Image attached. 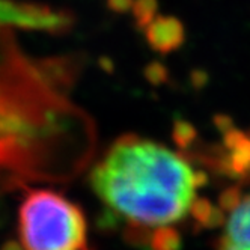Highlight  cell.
Instances as JSON below:
<instances>
[{
  "label": "cell",
  "mask_w": 250,
  "mask_h": 250,
  "mask_svg": "<svg viewBox=\"0 0 250 250\" xmlns=\"http://www.w3.org/2000/svg\"><path fill=\"white\" fill-rule=\"evenodd\" d=\"M19 230L24 250H87L82 209L56 191H29L20 207Z\"/></svg>",
  "instance_id": "2"
},
{
  "label": "cell",
  "mask_w": 250,
  "mask_h": 250,
  "mask_svg": "<svg viewBox=\"0 0 250 250\" xmlns=\"http://www.w3.org/2000/svg\"><path fill=\"white\" fill-rule=\"evenodd\" d=\"M131 8L134 11V19H136L137 27L144 29L155 17L157 0H136Z\"/></svg>",
  "instance_id": "6"
},
{
  "label": "cell",
  "mask_w": 250,
  "mask_h": 250,
  "mask_svg": "<svg viewBox=\"0 0 250 250\" xmlns=\"http://www.w3.org/2000/svg\"><path fill=\"white\" fill-rule=\"evenodd\" d=\"M100 201L130 225L167 228L194 208L201 173L184 157L139 136L118 139L91 172Z\"/></svg>",
  "instance_id": "1"
},
{
  "label": "cell",
  "mask_w": 250,
  "mask_h": 250,
  "mask_svg": "<svg viewBox=\"0 0 250 250\" xmlns=\"http://www.w3.org/2000/svg\"><path fill=\"white\" fill-rule=\"evenodd\" d=\"M148 44L158 53H169L180 47L186 40L183 23L169 15H155L144 27Z\"/></svg>",
  "instance_id": "5"
},
{
  "label": "cell",
  "mask_w": 250,
  "mask_h": 250,
  "mask_svg": "<svg viewBox=\"0 0 250 250\" xmlns=\"http://www.w3.org/2000/svg\"><path fill=\"white\" fill-rule=\"evenodd\" d=\"M109 3L113 11H125L133 6V0H109Z\"/></svg>",
  "instance_id": "7"
},
{
  "label": "cell",
  "mask_w": 250,
  "mask_h": 250,
  "mask_svg": "<svg viewBox=\"0 0 250 250\" xmlns=\"http://www.w3.org/2000/svg\"><path fill=\"white\" fill-rule=\"evenodd\" d=\"M0 27H3V26H2V24H0Z\"/></svg>",
  "instance_id": "8"
},
{
  "label": "cell",
  "mask_w": 250,
  "mask_h": 250,
  "mask_svg": "<svg viewBox=\"0 0 250 250\" xmlns=\"http://www.w3.org/2000/svg\"><path fill=\"white\" fill-rule=\"evenodd\" d=\"M0 24L8 29L38 30L62 35L74 26V15L45 3L0 0Z\"/></svg>",
  "instance_id": "3"
},
{
  "label": "cell",
  "mask_w": 250,
  "mask_h": 250,
  "mask_svg": "<svg viewBox=\"0 0 250 250\" xmlns=\"http://www.w3.org/2000/svg\"><path fill=\"white\" fill-rule=\"evenodd\" d=\"M220 250H250V194L243 196L229 209Z\"/></svg>",
  "instance_id": "4"
}]
</instances>
